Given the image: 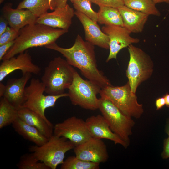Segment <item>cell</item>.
<instances>
[{
  "instance_id": "cell-28",
  "label": "cell",
  "mask_w": 169,
  "mask_h": 169,
  "mask_svg": "<svg viewBox=\"0 0 169 169\" xmlns=\"http://www.w3.org/2000/svg\"><path fill=\"white\" fill-rule=\"evenodd\" d=\"M90 0H81L73 3L74 8L96 22L98 21V13L94 11L91 8Z\"/></svg>"
},
{
  "instance_id": "cell-33",
  "label": "cell",
  "mask_w": 169,
  "mask_h": 169,
  "mask_svg": "<svg viewBox=\"0 0 169 169\" xmlns=\"http://www.w3.org/2000/svg\"><path fill=\"white\" fill-rule=\"evenodd\" d=\"M68 0H54L52 3V6L54 10L57 8H63L67 4Z\"/></svg>"
},
{
  "instance_id": "cell-37",
  "label": "cell",
  "mask_w": 169,
  "mask_h": 169,
  "mask_svg": "<svg viewBox=\"0 0 169 169\" xmlns=\"http://www.w3.org/2000/svg\"><path fill=\"white\" fill-rule=\"evenodd\" d=\"M163 97L165 100V105L167 107H169V94H166Z\"/></svg>"
},
{
  "instance_id": "cell-38",
  "label": "cell",
  "mask_w": 169,
  "mask_h": 169,
  "mask_svg": "<svg viewBox=\"0 0 169 169\" xmlns=\"http://www.w3.org/2000/svg\"><path fill=\"white\" fill-rule=\"evenodd\" d=\"M155 4L161 3H165L169 4V0H152Z\"/></svg>"
},
{
  "instance_id": "cell-20",
  "label": "cell",
  "mask_w": 169,
  "mask_h": 169,
  "mask_svg": "<svg viewBox=\"0 0 169 169\" xmlns=\"http://www.w3.org/2000/svg\"><path fill=\"white\" fill-rule=\"evenodd\" d=\"M18 113L20 119L37 128L47 138H49L53 135L54 126L48 119L22 106L18 108Z\"/></svg>"
},
{
  "instance_id": "cell-12",
  "label": "cell",
  "mask_w": 169,
  "mask_h": 169,
  "mask_svg": "<svg viewBox=\"0 0 169 169\" xmlns=\"http://www.w3.org/2000/svg\"><path fill=\"white\" fill-rule=\"evenodd\" d=\"M73 149L77 157L90 162L104 163L109 158L106 146L102 139L91 137L83 143L75 146Z\"/></svg>"
},
{
  "instance_id": "cell-6",
  "label": "cell",
  "mask_w": 169,
  "mask_h": 169,
  "mask_svg": "<svg viewBox=\"0 0 169 169\" xmlns=\"http://www.w3.org/2000/svg\"><path fill=\"white\" fill-rule=\"evenodd\" d=\"M99 94L100 97L111 101L128 117L138 119L144 112L143 105L138 102L136 94L131 91L128 81L122 86L111 85L101 89Z\"/></svg>"
},
{
  "instance_id": "cell-40",
  "label": "cell",
  "mask_w": 169,
  "mask_h": 169,
  "mask_svg": "<svg viewBox=\"0 0 169 169\" xmlns=\"http://www.w3.org/2000/svg\"><path fill=\"white\" fill-rule=\"evenodd\" d=\"M166 132L169 136V123L168 124L166 128Z\"/></svg>"
},
{
  "instance_id": "cell-1",
  "label": "cell",
  "mask_w": 169,
  "mask_h": 169,
  "mask_svg": "<svg viewBox=\"0 0 169 169\" xmlns=\"http://www.w3.org/2000/svg\"><path fill=\"white\" fill-rule=\"evenodd\" d=\"M61 54L71 66L78 69L87 79L99 86L101 89L111 85L110 81L98 68L94 46L78 34L73 45L64 48L54 42L45 46Z\"/></svg>"
},
{
  "instance_id": "cell-41",
  "label": "cell",
  "mask_w": 169,
  "mask_h": 169,
  "mask_svg": "<svg viewBox=\"0 0 169 169\" xmlns=\"http://www.w3.org/2000/svg\"><path fill=\"white\" fill-rule=\"evenodd\" d=\"M81 0H70L71 2L72 3H74V2H75L76 1H79Z\"/></svg>"
},
{
  "instance_id": "cell-8",
  "label": "cell",
  "mask_w": 169,
  "mask_h": 169,
  "mask_svg": "<svg viewBox=\"0 0 169 169\" xmlns=\"http://www.w3.org/2000/svg\"><path fill=\"white\" fill-rule=\"evenodd\" d=\"M111 130L128 145L135 122L132 118L124 114L111 101L103 97L99 98L98 109Z\"/></svg>"
},
{
  "instance_id": "cell-36",
  "label": "cell",
  "mask_w": 169,
  "mask_h": 169,
  "mask_svg": "<svg viewBox=\"0 0 169 169\" xmlns=\"http://www.w3.org/2000/svg\"><path fill=\"white\" fill-rule=\"evenodd\" d=\"M5 85L2 82H0V97H2L4 92Z\"/></svg>"
},
{
  "instance_id": "cell-21",
  "label": "cell",
  "mask_w": 169,
  "mask_h": 169,
  "mask_svg": "<svg viewBox=\"0 0 169 169\" xmlns=\"http://www.w3.org/2000/svg\"><path fill=\"white\" fill-rule=\"evenodd\" d=\"M15 131L24 139L41 146L47 142L49 138L36 128L29 125L19 117L12 124Z\"/></svg>"
},
{
  "instance_id": "cell-9",
  "label": "cell",
  "mask_w": 169,
  "mask_h": 169,
  "mask_svg": "<svg viewBox=\"0 0 169 169\" xmlns=\"http://www.w3.org/2000/svg\"><path fill=\"white\" fill-rule=\"evenodd\" d=\"M44 92L45 88L41 81L38 79L32 78L29 85L25 88V101L22 106L47 120L45 114V110L54 107L58 99L68 97V94L65 93L59 95H45Z\"/></svg>"
},
{
  "instance_id": "cell-23",
  "label": "cell",
  "mask_w": 169,
  "mask_h": 169,
  "mask_svg": "<svg viewBox=\"0 0 169 169\" xmlns=\"http://www.w3.org/2000/svg\"><path fill=\"white\" fill-rule=\"evenodd\" d=\"M18 118V109L0 97V129L12 124Z\"/></svg>"
},
{
  "instance_id": "cell-30",
  "label": "cell",
  "mask_w": 169,
  "mask_h": 169,
  "mask_svg": "<svg viewBox=\"0 0 169 169\" xmlns=\"http://www.w3.org/2000/svg\"><path fill=\"white\" fill-rule=\"evenodd\" d=\"M99 6H110L116 8L124 5L123 0H90Z\"/></svg>"
},
{
  "instance_id": "cell-24",
  "label": "cell",
  "mask_w": 169,
  "mask_h": 169,
  "mask_svg": "<svg viewBox=\"0 0 169 169\" xmlns=\"http://www.w3.org/2000/svg\"><path fill=\"white\" fill-rule=\"evenodd\" d=\"M124 5L148 15L160 16L161 13L152 0H123Z\"/></svg>"
},
{
  "instance_id": "cell-25",
  "label": "cell",
  "mask_w": 169,
  "mask_h": 169,
  "mask_svg": "<svg viewBox=\"0 0 169 169\" xmlns=\"http://www.w3.org/2000/svg\"><path fill=\"white\" fill-rule=\"evenodd\" d=\"M17 8L28 9L38 18L51 10L48 0H23Z\"/></svg>"
},
{
  "instance_id": "cell-11",
  "label": "cell",
  "mask_w": 169,
  "mask_h": 169,
  "mask_svg": "<svg viewBox=\"0 0 169 169\" xmlns=\"http://www.w3.org/2000/svg\"><path fill=\"white\" fill-rule=\"evenodd\" d=\"M101 30L108 36L109 39L110 52L106 62L113 59H116L118 53L123 49L140 41L138 38L131 37V33L123 26L105 25Z\"/></svg>"
},
{
  "instance_id": "cell-14",
  "label": "cell",
  "mask_w": 169,
  "mask_h": 169,
  "mask_svg": "<svg viewBox=\"0 0 169 169\" xmlns=\"http://www.w3.org/2000/svg\"><path fill=\"white\" fill-rule=\"evenodd\" d=\"M85 121L92 137L100 139H108L113 141L115 144H120L125 148H127L129 146L111 130L102 115L91 116L87 118Z\"/></svg>"
},
{
  "instance_id": "cell-3",
  "label": "cell",
  "mask_w": 169,
  "mask_h": 169,
  "mask_svg": "<svg viewBox=\"0 0 169 169\" xmlns=\"http://www.w3.org/2000/svg\"><path fill=\"white\" fill-rule=\"evenodd\" d=\"M76 70L60 57H56L45 68L41 81L48 95L62 94L72 84Z\"/></svg>"
},
{
  "instance_id": "cell-16",
  "label": "cell",
  "mask_w": 169,
  "mask_h": 169,
  "mask_svg": "<svg viewBox=\"0 0 169 169\" xmlns=\"http://www.w3.org/2000/svg\"><path fill=\"white\" fill-rule=\"evenodd\" d=\"M74 14L83 26L86 41L94 46L109 49V38L100 29L97 23L78 11L74 12Z\"/></svg>"
},
{
  "instance_id": "cell-26",
  "label": "cell",
  "mask_w": 169,
  "mask_h": 169,
  "mask_svg": "<svg viewBox=\"0 0 169 169\" xmlns=\"http://www.w3.org/2000/svg\"><path fill=\"white\" fill-rule=\"evenodd\" d=\"M100 164L80 159L76 156H70L61 164V169H99Z\"/></svg>"
},
{
  "instance_id": "cell-19",
  "label": "cell",
  "mask_w": 169,
  "mask_h": 169,
  "mask_svg": "<svg viewBox=\"0 0 169 169\" xmlns=\"http://www.w3.org/2000/svg\"><path fill=\"white\" fill-rule=\"evenodd\" d=\"M121 15L123 27L131 33L142 32L149 15L124 5L117 8Z\"/></svg>"
},
{
  "instance_id": "cell-34",
  "label": "cell",
  "mask_w": 169,
  "mask_h": 169,
  "mask_svg": "<svg viewBox=\"0 0 169 169\" xmlns=\"http://www.w3.org/2000/svg\"><path fill=\"white\" fill-rule=\"evenodd\" d=\"M8 24L7 21L3 15L1 16L0 18V35L6 30Z\"/></svg>"
},
{
  "instance_id": "cell-31",
  "label": "cell",
  "mask_w": 169,
  "mask_h": 169,
  "mask_svg": "<svg viewBox=\"0 0 169 169\" xmlns=\"http://www.w3.org/2000/svg\"><path fill=\"white\" fill-rule=\"evenodd\" d=\"M14 41H11L0 45V60L3 58L14 44Z\"/></svg>"
},
{
  "instance_id": "cell-32",
  "label": "cell",
  "mask_w": 169,
  "mask_h": 169,
  "mask_svg": "<svg viewBox=\"0 0 169 169\" xmlns=\"http://www.w3.org/2000/svg\"><path fill=\"white\" fill-rule=\"evenodd\" d=\"M161 156L163 158L166 159L169 158V136L165 141L163 151L162 153Z\"/></svg>"
},
{
  "instance_id": "cell-39",
  "label": "cell",
  "mask_w": 169,
  "mask_h": 169,
  "mask_svg": "<svg viewBox=\"0 0 169 169\" xmlns=\"http://www.w3.org/2000/svg\"><path fill=\"white\" fill-rule=\"evenodd\" d=\"M54 0H48L49 3L51 8V10H53L54 9L52 6V3Z\"/></svg>"
},
{
  "instance_id": "cell-7",
  "label": "cell",
  "mask_w": 169,
  "mask_h": 169,
  "mask_svg": "<svg viewBox=\"0 0 169 169\" xmlns=\"http://www.w3.org/2000/svg\"><path fill=\"white\" fill-rule=\"evenodd\" d=\"M101 88L88 79L84 80L76 70L72 84L68 88V97L71 103L88 110L98 109L97 95Z\"/></svg>"
},
{
  "instance_id": "cell-5",
  "label": "cell",
  "mask_w": 169,
  "mask_h": 169,
  "mask_svg": "<svg viewBox=\"0 0 169 169\" xmlns=\"http://www.w3.org/2000/svg\"><path fill=\"white\" fill-rule=\"evenodd\" d=\"M75 146L69 140L53 134L43 145L31 146L29 149L39 161L50 169H56L63 162L66 153Z\"/></svg>"
},
{
  "instance_id": "cell-18",
  "label": "cell",
  "mask_w": 169,
  "mask_h": 169,
  "mask_svg": "<svg viewBox=\"0 0 169 169\" xmlns=\"http://www.w3.org/2000/svg\"><path fill=\"white\" fill-rule=\"evenodd\" d=\"M2 13L9 26L18 31L27 25L36 23L38 18L28 9L13 8L11 3L4 6Z\"/></svg>"
},
{
  "instance_id": "cell-15",
  "label": "cell",
  "mask_w": 169,
  "mask_h": 169,
  "mask_svg": "<svg viewBox=\"0 0 169 169\" xmlns=\"http://www.w3.org/2000/svg\"><path fill=\"white\" fill-rule=\"evenodd\" d=\"M73 8L67 4L65 7L56 8L37 18L36 23L54 28L68 31L74 14Z\"/></svg>"
},
{
  "instance_id": "cell-10",
  "label": "cell",
  "mask_w": 169,
  "mask_h": 169,
  "mask_svg": "<svg viewBox=\"0 0 169 169\" xmlns=\"http://www.w3.org/2000/svg\"><path fill=\"white\" fill-rule=\"evenodd\" d=\"M53 134L69 140L75 146L83 143L92 137L85 121L74 116L55 124Z\"/></svg>"
},
{
  "instance_id": "cell-2",
  "label": "cell",
  "mask_w": 169,
  "mask_h": 169,
  "mask_svg": "<svg viewBox=\"0 0 169 169\" xmlns=\"http://www.w3.org/2000/svg\"><path fill=\"white\" fill-rule=\"evenodd\" d=\"M68 32L37 23L27 25L20 30L13 45L3 57V60L15 56L29 48L45 47L55 42L59 37Z\"/></svg>"
},
{
  "instance_id": "cell-22",
  "label": "cell",
  "mask_w": 169,
  "mask_h": 169,
  "mask_svg": "<svg viewBox=\"0 0 169 169\" xmlns=\"http://www.w3.org/2000/svg\"><path fill=\"white\" fill-rule=\"evenodd\" d=\"M98 21L100 24L123 27L122 19L117 8L107 6H99Z\"/></svg>"
},
{
  "instance_id": "cell-42",
  "label": "cell",
  "mask_w": 169,
  "mask_h": 169,
  "mask_svg": "<svg viewBox=\"0 0 169 169\" xmlns=\"http://www.w3.org/2000/svg\"><path fill=\"white\" fill-rule=\"evenodd\" d=\"M0 2H1V3L2 2V0H1L0 1Z\"/></svg>"
},
{
  "instance_id": "cell-29",
  "label": "cell",
  "mask_w": 169,
  "mask_h": 169,
  "mask_svg": "<svg viewBox=\"0 0 169 169\" xmlns=\"http://www.w3.org/2000/svg\"><path fill=\"white\" fill-rule=\"evenodd\" d=\"M19 31L8 26L5 31L0 35V45L15 40L18 36Z\"/></svg>"
},
{
  "instance_id": "cell-27",
  "label": "cell",
  "mask_w": 169,
  "mask_h": 169,
  "mask_svg": "<svg viewBox=\"0 0 169 169\" xmlns=\"http://www.w3.org/2000/svg\"><path fill=\"white\" fill-rule=\"evenodd\" d=\"M17 166L19 169H50L44 163L39 161L32 152L22 156Z\"/></svg>"
},
{
  "instance_id": "cell-17",
  "label": "cell",
  "mask_w": 169,
  "mask_h": 169,
  "mask_svg": "<svg viewBox=\"0 0 169 169\" xmlns=\"http://www.w3.org/2000/svg\"><path fill=\"white\" fill-rule=\"evenodd\" d=\"M31 76V74L27 73L22 74L19 78L8 80L2 97L18 109L22 106L25 101L26 85Z\"/></svg>"
},
{
  "instance_id": "cell-35",
  "label": "cell",
  "mask_w": 169,
  "mask_h": 169,
  "mask_svg": "<svg viewBox=\"0 0 169 169\" xmlns=\"http://www.w3.org/2000/svg\"><path fill=\"white\" fill-rule=\"evenodd\" d=\"M165 105V101L163 97L157 98L155 101V105L157 110L162 108Z\"/></svg>"
},
{
  "instance_id": "cell-4",
  "label": "cell",
  "mask_w": 169,
  "mask_h": 169,
  "mask_svg": "<svg viewBox=\"0 0 169 169\" xmlns=\"http://www.w3.org/2000/svg\"><path fill=\"white\" fill-rule=\"evenodd\" d=\"M128 49L130 58L126 75L131 91L136 94L141 84L152 76L154 64L150 56L141 48L131 44Z\"/></svg>"
},
{
  "instance_id": "cell-13",
  "label": "cell",
  "mask_w": 169,
  "mask_h": 169,
  "mask_svg": "<svg viewBox=\"0 0 169 169\" xmlns=\"http://www.w3.org/2000/svg\"><path fill=\"white\" fill-rule=\"evenodd\" d=\"M18 70L22 74L30 73L38 75L41 68L33 62L31 56L27 51L18 54L16 57L3 60L0 65V82L8 74Z\"/></svg>"
}]
</instances>
